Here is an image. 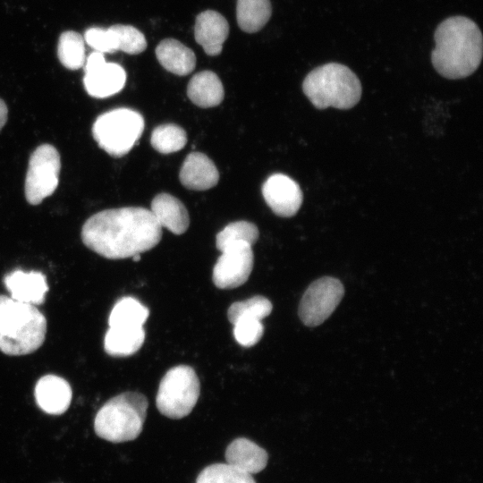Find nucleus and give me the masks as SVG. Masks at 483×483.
Returning a JSON list of instances; mask_svg holds the SVG:
<instances>
[{"instance_id": "obj_18", "label": "nucleus", "mask_w": 483, "mask_h": 483, "mask_svg": "<svg viewBox=\"0 0 483 483\" xmlns=\"http://www.w3.org/2000/svg\"><path fill=\"white\" fill-rule=\"evenodd\" d=\"M225 456L226 463L250 475L263 470L268 461V454L265 449L244 437L231 442Z\"/></svg>"}, {"instance_id": "obj_27", "label": "nucleus", "mask_w": 483, "mask_h": 483, "mask_svg": "<svg viewBox=\"0 0 483 483\" xmlns=\"http://www.w3.org/2000/svg\"><path fill=\"white\" fill-rule=\"evenodd\" d=\"M196 483H256L252 475L228 463H214L204 468Z\"/></svg>"}, {"instance_id": "obj_5", "label": "nucleus", "mask_w": 483, "mask_h": 483, "mask_svg": "<svg viewBox=\"0 0 483 483\" xmlns=\"http://www.w3.org/2000/svg\"><path fill=\"white\" fill-rule=\"evenodd\" d=\"M148 399L137 392H126L109 399L97 412L95 433L112 443L136 439L147 416Z\"/></svg>"}, {"instance_id": "obj_7", "label": "nucleus", "mask_w": 483, "mask_h": 483, "mask_svg": "<svg viewBox=\"0 0 483 483\" xmlns=\"http://www.w3.org/2000/svg\"><path fill=\"white\" fill-rule=\"evenodd\" d=\"M200 393V384L194 369L180 365L169 369L159 384L156 404L167 418L178 419L190 414Z\"/></svg>"}, {"instance_id": "obj_1", "label": "nucleus", "mask_w": 483, "mask_h": 483, "mask_svg": "<svg viewBox=\"0 0 483 483\" xmlns=\"http://www.w3.org/2000/svg\"><path fill=\"white\" fill-rule=\"evenodd\" d=\"M161 238L162 228L151 211L140 207L103 210L90 216L81 229L85 246L109 259L148 251Z\"/></svg>"}, {"instance_id": "obj_11", "label": "nucleus", "mask_w": 483, "mask_h": 483, "mask_svg": "<svg viewBox=\"0 0 483 483\" xmlns=\"http://www.w3.org/2000/svg\"><path fill=\"white\" fill-rule=\"evenodd\" d=\"M262 195L272 211L282 217L294 216L303 199L299 184L283 174H272L266 180Z\"/></svg>"}, {"instance_id": "obj_23", "label": "nucleus", "mask_w": 483, "mask_h": 483, "mask_svg": "<svg viewBox=\"0 0 483 483\" xmlns=\"http://www.w3.org/2000/svg\"><path fill=\"white\" fill-rule=\"evenodd\" d=\"M148 309L133 297H123L113 307L109 318V326H142L148 318Z\"/></svg>"}, {"instance_id": "obj_4", "label": "nucleus", "mask_w": 483, "mask_h": 483, "mask_svg": "<svg viewBox=\"0 0 483 483\" xmlns=\"http://www.w3.org/2000/svg\"><path fill=\"white\" fill-rule=\"evenodd\" d=\"M302 90L318 109L332 106L346 110L360 101L362 89L359 78L349 67L328 63L307 74Z\"/></svg>"}, {"instance_id": "obj_6", "label": "nucleus", "mask_w": 483, "mask_h": 483, "mask_svg": "<svg viewBox=\"0 0 483 483\" xmlns=\"http://www.w3.org/2000/svg\"><path fill=\"white\" fill-rule=\"evenodd\" d=\"M144 130L142 115L132 109L116 108L100 114L93 123L92 135L98 146L113 157L126 155Z\"/></svg>"}, {"instance_id": "obj_2", "label": "nucleus", "mask_w": 483, "mask_h": 483, "mask_svg": "<svg viewBox=\"0 0 483 483\" xmlns=\"http://www.w3.org/2000/svg\"><path fill=\"white\" fill-rule=\"evenodd\" d=\"M431 61L436 71L447 79L472 74L482 59V34L479 26L465 16H452L436 28Z\"/></svg>"}, {"instance_id": "obj_28", "label": "nucleus", "mask_w": 483, "mask_h": 483, "mask_svg": "<svg viewBox=\"0 0 483 483\" xmlns=\"http://www.w3.org/2000/svg\"><path fill=\"white\" fill-rule=\"evenodd\" d=\"M272 309V303L267 298L257 295L243 301L233 303L228 309L227 318L232 324L240 318L262 320L270 315Z\"/></svg>"}, {"instance_id": "obj_25", "label": "nucleus", "mask_w": 483, "mask_h": 483, "mask_svg": "<svg viewBox=\"0 0 483 483\" xmlns=\"http://www.w3.org/2000/svg\"><path fill=\"white\" fill-rule=\"evenodd\" d=\"M150 143L157 151L170 154L184 148L187 143V134L176 124H161L153 130Z\"/></svg>"}, {"instance_id": "obj_26", "label": "nucleus", "mask_w": 483, "mask_h": 483, "mask_svg": "<svg viewBox=\"0 0 483 483\" xmlns=\"http://www.w3.org/2000/svg\"><path fill=\"white\" fill-rule=\"evenodd\" d=\"M259 235L258 227L248 221H236L226 225L216 235V248L222 251L229 245L246 242L252 246Z\"/></svg>"}, {"instance_id": "obj_19", "label": "nucleus", "mask_w": 483, "mask_h": 483, "mask_svg": "<svg viewBox=\"0 0 483 483\" xmlns=\"http://www.w3.org/2000/svg\"><path fill=\"white\" fill-rule=\"evenodd\" d=\"M156 55L166 71L179 76L188 75L196 65L193 51L174 38L162 40L156 47Z\"/></svg>"}, {"instance_id": "obj_14", "label": "nucleus", "mask_w": 483, "mask_h": 483, "mask_svg": "<svg viewBox=\"0 0 483 483\" xmlns=\"http://www.w3.org/2000/svg\"><path fill=\"white\" fill-rule=\"evenodd\" d=\"M126 82L124 69L115 63L104 62L85 70L83 83L88 94L105 98L120 92Z\"/></svg>"}, {"instance_id": "obj_15", "label": "nucleus", "mask_w": 483, "mask_h": 483, "mask_svg": "<svg viewBox=\"0 0 483 483\" xmlns=\"http://www.w3.org/2000/svg\"><path fill=\"white\" fill-rule=\"evenodd\" d=\"M229 34V24L219 13L207 10L200 13L195 21V40L208 55L215 56L222 52Z\"/></svg>"}, {"instance_id": "obj_12", "label": "nucleus", "mask_w": 483, "mask_h": 483, "mask_svg": "<svg viewBox=\"0 0 483 483\" xmlns=\"http://www.w3.org/2000/svg\"><path fill=\"white\" fill-rule=\"evenodd\" d=\"M34 396L38 406L46 413L60 415L64 413L72 401L70 384L56 375L41 377L35 385Z\"/></svg>"}, {"instance_id": "obj_16", "label": "nucleus", "mask_w": 483, "mask_h": 483, "mask_svg": "<svg viewBox=\"0 0 483 483\" xmlns=\"http://www.w3.org/2000/svg\"><path fill=\"white\" fill-rule=\"evenodd\" d=\"M179 178L182 184L189 190L206 191L217 184L219 173L207 155L192 152L186 157Z\"/></svg>"}, {"instance_id": "obj_29", "label": "nucleus", "mask_w": 483, "mask_h": 483, "mask_svg": "<svg viewBox=\"0 0 483 483\" xmlns=\"http://www.w3.org/2000/svg\"><path fill=\"white\" fill-rule=\"evenodd\" d=\"M109 28L115 36L118 50L129 55H138L146 49L147 40L143 33L136 28L123 24Z\"/></svg>"}, {"instance_id": "obj_33", "label": "nucleus", "mask_w": 483, "mask_h": 483, "mask_svg": "<svg viewBox=\"0 0 483 483\" xmlns=\"http://www.w3.org/2000/svg\"><path fill=\"white\" fill-rule=\"evenodd\" d=\"M131 258H132V260L135 261V262L140 261V254H135Z\"/></svg>"}, {"instance_id": "obj_31", "label": "nucleus", "mask_w": 483, "mask_h": 483, "mask_svg": "<svg viewBox=\"0 0 483 483\" xmlns=\"http://www.w3.org/2000/svg\"><path fill=\"white\" fill-rule=\"evenodd\" d=\"M83 38L91 48L102 54L118 51L115 36L110 28H89L85 31Z\"/></svg>"}, {"instance_id": "obj_13", "label": "nucleus", "mask_w": 483, "mask_h": 483, "mask_svg": "<svg viewBox=\"0 0 483 483\" xmlns=\"http://www.w3.org/2000/svg\"><path fill=\"white\" fill-rule=\"evenodd\" d=\"M4 284L11 298L32 305L44 303L48 292L46 276L37 271L13 270L5 275Z\"/></svg>"}, {"instance_id": "obj_30", "label": "nucleus", "mask_w": 483, "mask_h": 483, "mask_svg": "<svg viewBox=\"0 0 483 483\" xmlns=\"http://www.w3.org/2000/svg\"><path fill=\"white\" fill-rule=\"evenodd\" d=\"M233 325L235 340L244 347L255 345L261 339L264 333L261 320L240 318Z\"/></svg>"}, {"instance_id": "obj_32", "label": "nucleus", "mask_w": 483, "mask_h": 483, "mask_svg": "<svg viewBox=\"0 0 483 483\" xmlns=\"http://www.w3.org/2000/svg\"><path fill=\"white\" fill-rule=\"evenodd\" d=\"M8 116L6 104L0 98V131L4 126Z\"/></svg>"}, {"instance_id": "obj_21", "label": "nucleus", "mask_w": 483, "mask_h": 483, "mask_svg": "<svg viewBox=\"0 0 483 483\" xmlns=\"http://www.w3.org/2000/svg\"><path fill=\"white\" fill-rule=\"evenodd\" d=\"M144 340L142 326H109L105 335L104 348L110 356L126 357L138 352Z\"/></svg>"}, {"instance_id": "obj_20", "label": "nucleus", "mask_w": 483, "mask_h": 483, "mask_svg": "<svg viewBox=\"0 0 483 483\" xmlns=\"http://www.w3.org/2000/svg\"><path fill=\"white\" fill-rule=\"evenodd\" d=\"M187 96L199 107L218 106L224 99L225 91L219 77L211 71L196 73L189 81Z\"/></svg>"}, {"instance_id": "obj_8", "label": "nucleus", "mask_w": 483, "mask_h": 483, "mask_svg": "<svg viewBox=\"0 0 483 483\" xmlns=\"http://www.w3.org/2000/svg\"><path fill=\"white\" fill-rule=\"evenodd\" d=\"M61 169L60 155L50 144L38 146L31 154L25 178V197L38 205L57 188Z\"/></svg>"}, {"instance_id": "obj_3", "label": "nucleus", "mask_w": 483, "mask_h": 483, "mask_svg": "<svg viewBox=\"0 0 483 483\" xmlns=\"http://www.w3.org/2000/svg\"><path fill=\"white\" fill-rule=\"evenodd\" d=\"M47 318L35 305L0 295V351L11 356L27 355L43 344Z\"/></svg>"}, {"instance_id": "obj_22", "label": "nucleus", "mask_w": 483, "mask_h": 483, "mask_svg": "<svg viewBox=\"0 0 483 483\" xmlns=\"http://www.w3.org/2000/svg\"><path fill=\"white\" fill-rule=\"evenodd\" d=\"M272 13L269 0H237L236 19L240 29L248 33L260 30Z\"/></svg>"}, {"instance_id": "obj_24", "label": "nucleus", "mask_w": 483, "mask_h": 483, "mask_svg": "<svg viewBox=\"0 0 483 483\" xmlns=\"http://www.w3.org/2000/svg\"><path fill=\"white\" fill-rule=\"evenodd\" d=\"M83 37L73 30L63 32L58 40L57 56L61 64L70 70L81 68L86 61Z\"/></svg>"}, {"instance_id": "obj_9", "label": "nucleus", "mask_w": 483, "mask_h": 483, "mask_svg": "<svg viewBox=\"0 0 483 483\" xmlns=\"http://www.w3.org/2000/svg\"><path fill=\"white\" fill-rule=\"evenodd\" d=\"M344 294L340 280L324 276L311 283L299 304V317L307 326L321 325L335 311Z\"/></svg>"}, {"instance_id": "obj_17", "label": "nucleus", "mask_w": 483, "mask_h": 483, "mask_svg": "<svg viewBox=\"0 0 483 483\" xmlns=\"http://www.w3.org/2000/svg\"><path fill=\"white\" fill-rule=\"evenodd\" d=\"M150 211L161 228L174 234H182L189 227L190 217L185 206L171 194H157L151 202Z\"/></svg>"}, {"instance_id": "obj_10", "label": "nucleus", "mask_w": 483, "mask_h": 483, "mask_svg": "<svg viewBox=\"0 0 483 483\" xmlns=\"http://www.w3.org/2000/svg\"><path fill=\"white\" fill-rule=\"evenodd\" d=\"M213 268L212 280L219 289H233L249 278L254 263L252 246L238 242L221 251Z\"/></svg>"}]
</instances>
